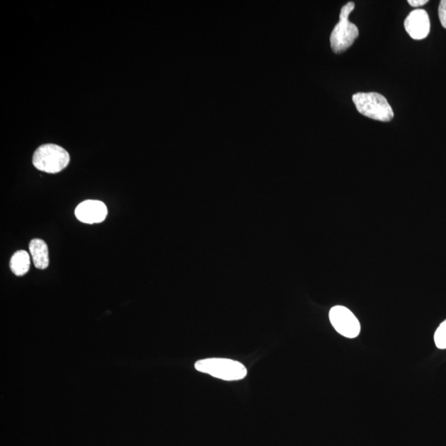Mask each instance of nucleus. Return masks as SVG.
Instances as JSON below:
<instances>
[{
  "instance_id": "f257e3e1",
  "label": "nucleus",
  "mask_w": 446,
  "mask_h": 446,
  "mask_svg": "<svg viewBox=\"0 0 446 446\" xmlns=\"http://www.w3.org/2000/svg\"><path fill=\"white\" fill-rule=\"evenodd\" d=\"M352 99L357 110L367 118L380 122H390L394 117L388 101L378 93H357Z\"/></svg>"
},
{
  "instance_id": "f03ea898",
  "label": "nucleus",
  "mask_w": 446,
  "mask_h": 446,
  "mask_svg": "<svg viewBox=\"0 0 446 446\" xmlns=\"http://www.w3.org/2000/svg\"><path fill=\"white\" fill-rule=\"evenodd\" d=\"M195 369L201 373L225 381H237L246 378L247 370L240 362L222 358H210L196 362Z\"/></svg>"
},
{
  "instance_id": "7ed1b4c3",
  "label": "nucleus",
  "mask_w": 446,
  "mask_h": 446,
  "mask_svg": "<svg viewBox=\"0 0 446 446\" xmlns=\"http://www.w3.org/2000/svg\"><path fill=\"white\" fill-rule=\"evenodd\" d=\"M355 4L347 3L342 7L340 21L331 34L330 42L332 51L340 54L350 48L359 36V30L356 25L349 21L350 14L353 12Z\"/></svg>"
},
{
  "instance_id": "20e7f679",
  "label": "nucleus",
  "mask_w": 446,
  "mask_h": 446,
  "mask_svg": "<svg viewBox=\"0 0 446 446\" xmlns=\"http://www.w3.org/2000/svg\"><path fill=\"white\" fill-rule=\"evenodd\" d=\"M71 157L69 153L56 144H45L33 154V164L35 168L50 173L61 172L69 165Z\"/></svg>"
},
{
  "instance_id": "39448f33",
  "label": "nucleus",
  "mask_w": 446,
  "mask_h": 446,
  "mask_svg": "<svg viewBox=\"0 0 446 446\" xmlns=\"http://www.w3.org/2000/svg\"><path fill=\"white\" fill-rule=\"evenodd\" d=\"M331 324L339 334L346 338H355L360 332V324L350 309L343 306H335L329 312Z\"/></svg>"
},
{
  "instance_id": "423d86ee",
  "label": "nucleus",
  "mask_w": 446,
  "mask_h": 446,
  "mask_svg": "<svg viewBox=\"0 0 446 446\" xmlns=\"http://www.w3.org/2000/svg\"><path fill=\"white\" fill-rule=\"evenodd\" d=\"M406 33L411 38L423 40L428 36L430 29L429 15L424 9L411 12L404 22Z\"/></svg>"
},
{
  "instance_id": "0eeeda50",
  "label": "nucleus",
  "mask_w": 446,
  "mask_h": 446,
  "mask_svg": "<svg viewBox=\"0 0 446 446\" xmlns=\"http://www.w3.org/2000/svg\"><path fill=\"white\" fill-rule=\"evenodd\" d=\"M76 216L79 221L87 224L102 222L108 215L107 207L101 201L86 200L77 206Z\"/></svg>"
},
{
  "instance_id": "6e6552de",
  "label": "nucleus",
  "mask_w": 446,
  "mask_h": 446,
  "mask_svg": "<svg viewBox=\"0 0 446 446\" xmlns=\"http://www.w3.org/2000/svg\"><path fill=\"white\" fill-rule=\"evenodd\" d=\"M30 254L35 267L45 270L49 265V253L47 243L41 239H33L29 244Z\"/></svg>"
},
{
  "instance_id": "1a4fd4ad",
  "label": "nucleus",
  "mask_w": 446,
  "mask_h": 446,
  "mask_svg": "<svg viewBox=\"0 0 446 446\" xmlns=\"http://www.w3.org/2000/svg\"><path fill=\"white\" fill-rule=\"evenodd\" d=\"M30 256L27 251H18L15 252L10 260V269L15 275L23 276L27 274L30 269Z\"/></svg>"
},
{
  "instance_id": "9d476101",
  "label": "nucleus",
  "mask_w": 446,
  "mask_h": 446,
  "mask_svg": "<svg viewBox=\"0 0 446 446\" xmlns=\"http://www.w3.org/2000/svg\"><path fill=\"white\" fill-rule=\"evenodd\" d=\"M435 345L440 350L446 349V320L441 324L434 336Z\"/></svg>"
},
{
  "instance_id": "9b49d317",
  "label": "nucleus",
  "mask_w": 446,
  "mask_h": 446,
  "mask_svg": "<svg viewBox=\"0 0 446 446\" xmlns=\"http://www.w3.org/2000/svg\"><path fill=\"white\" fill-rule=\"evenodd\" d=\"M438 13L441 25L446 29V0L440 1Z\"/></svg>"
},
{
  "instance_id": "f8f14e48",
  "label": "nucleus",
  "mask_w": 446,
  "mask_h": 446,
  "mask_svg": "<svg viewBox=\"0 0 446 446\" xmlns=\"http://www.w3.org/2000/svg\"><path fill=\"white\" fill-rule=\"evenodd\" d=\"M428 3V0H408V4L413 7L423 6V5Z\"/></svg>"
}]
</instances>
